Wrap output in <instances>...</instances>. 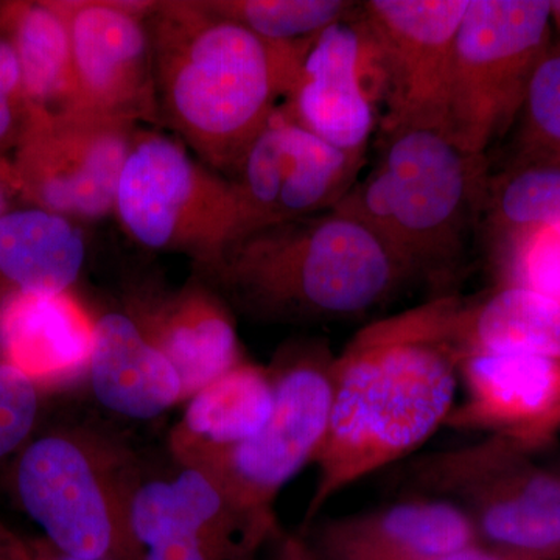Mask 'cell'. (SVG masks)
I'll return each instance as SVG.
<instances>
[{
  "instance_id": "10",
  "label": "cell",
  "mask_w": 560,
  "mask_h": 560,
  "mask_svg": "<svg viewBox=\"0 0 560 560\" xmlns=\"http://www.w3.org/2000/svg\"><path fill=\"white\" fill-rule=\"evenodd\" d=\"M138 130L84 110L28 108L10 154L21 201L72 221L110 215Z\"/></svg>"
},
{
  "instance_id": "21",
  "label": "cell",
  "mask_w": 560,
  "mask_h": 560,
  "mask_svg": "<svg viewBox=\"0 0 560 560\" xmlns=\"http://www.w3.org/2000/svg\"><path fill=\"white\" fill-rule=\"evenodd\" d=\"M275 400L270 368L241 361L187 400L168 438L173 460L202 469L256 436L270 420Z\"/></svg>"
},
{
  "instance_id": "1",
  "label": "cell",
  "mask_w": 560,
  "mask_h": 560,
  "mask_svg": "<svg viewBox=\"0 0 560 560\" xmlns=\"http://www.w3.org/2000/svg\"><path fill=\"white\" fill-rule=\"evenodd\" d=\"M464 300L440 294L372 320L335 355L329 427L302 530L342 490L410 455L455 408Z\"/></svg>"
},
{
  "instance_id": "11",
  "label": "cell",
  "mask_w": 560,
  "mask_h": 560,
  "mask_svg": "<svg viewBox=\"0 0 560 560\" xmlns=\"http://www.w3.org/2000/svg\"><path fill=\"white\" fill-rule=\"evenodd\" d=\"M467 5L469 0L360 3L381 75V135L408 128L445 132L453 50Z\"/></svg>"
},
{
  "instance_id": "28",
  "label": "cell",
  "mask_w": 560,
  "mask_h": 560,
  "mask_svg": "<svg viewBox=\"0 0 560 560\" xmlns=\"http://www.w3.org/2000/svg\"><path fill=\"white\" fill-rule=\"evenodd\" d=\"M501 285L525 287L560 302V235L530 232L499 246Z\"/></svg>"
},
{
  "instance_id": "5",
  "label": "cell",
  "mask_w": 560,
  "mask_h": 560,
  "mask_svg": "<svg viewBox=\"0 0 560 560\" xmlns=\"http://www.w3.org/2000/svg\"><path fill=\"white\" fill-rule=\"evenodd\" d=\"M142 464L128 445L88 429L32 438L13 464L14 497L51 547L86 560H140L128 503Z\"/></svg>"
},
{
  "instance_id": "20",
  "label": "cell",
  "mask_w": 560,
  "mask_h": 560,
  "mask_svg": "<svg viewBox=\"0 0 560 560\" xmlns=\"http://www.w3.org/2000/svg\"><path fill=\"white\" fill-rule=\"evenodd\" d=\"M86 381L95 400L121 418L156 419L184 401L178 372L124 311L95 318Z\"/></svg>"
},
{
  "instance_id": "33",
  "label": "cell",
  "mask_w": 560,
  "mask_h": 560,
  "mask_svg": "<svg viewBox=\"0 0 560 560\" xmlns=\"http://www.w3.org/2000/svg\"><path fill=\"white\" fill-rule=\"evenodd\" d=\"M16 200H21V195L10 158H2L0 160V219L11 209L16 208L14 206Z\"/></svg>"
},
{
  "instance_id": "34",
  "label": "cell",
  "mask_w": 560,
  "mask_h": 560,
  "mask_svg": "<svg viewBox=\"0 0 560 560\" xmlns=\"http://www.w3.org/2000/svg\"><path fill=\"white\" fill-rule=\"evenodd\" d=\"M31 544L21 539L0 521V560H31Z\"/></svg>"
},
{
  "instance_id": "22",
  "label": "cell",
  "mask_w": 560,
  "mask_h": 560,
  "mask_svg": "<svg viewBox=\"0 0 560 560\" xmlns=\"http://www.w3.org/2000/svg\"><path fill=\"white\" fill-rule=\"evenodd\" d=\"M84 261L77 221L27 205L0 219V304L18 294L72 290Z\"/></svg>"
},
{
  "instance_id": "25",
  "label": "cell",
  "mask_w": 560,
  "mask_h": 560,
  "mask_svg": "<svg viewBox=\"0 0 560 560\" xmlns=\"http://www.w3.org/2000/svg\"><path fill=\"white\" fill-rule=\"evenodd\" d=\"M481 219L497 248L530 232L560 235V165H508L489 176Z\"/></svg>"
},
{
  "instance_id": "23",
  "label": "cell",
  "mask_w": 560,
  "mask_h": 560,
  "mask_svg": "<svg viewBox=\"0 0 560 560\" xmlns=\"http://www.w3.org/2000/svg\"><path fill=\"white\" fill-rule=\"evenodd\" d=\"M0 33L16 54L28 108L79 110L68 24L55 0L0 3Z\"/></svg>"
},
{
  "instance_id": "32",
  "label": "cell",
  "mask_w": 560,
  "mask_h": 560,
  "mask_svg": "<svg viewBox=\"0 0 560 560\" xmlns=\"http://www.w3.org/2000/svg\"><path fill=\"white\" fill-rule=\"evenodd\" d=\"M429 560H539L526 558V556L515 555V552L497 550L488 545H474V547L464 548V550L451 552V555L440 556V558Z\"/></svg>"
},
{
  "instance_id": "27",
  "label": "cell",
  "mask_w": 560,
  "mask_h": 560,
  "mask_svg": "<svg viewBox=\"0 0 560 560\" xmlns=\"http://www.w3.org/2000/svg\"><path fill=\"white\" fill-rule=\"evenodd\" d=\"M508 165H560V47L551 46L530 80Z\"/></svg>"
},
{
  "instance_id": "7",
  "label": "cell",
  "mask_w": 560,
  "mask_h": 560,
  "mask_svg": "<svg viewBox=\"0 0 560 560\" xmlns=\"http://www.w3.org/2000/svg\"><path fill=\"white\" fill-rule=\"evenodd\" d=\"M533 451L515 438L490 434L416 460L408 485L463 508L482 545L560 560V474L534 463Z\"/></svg>"
},
{
  "instance_id": "2",
  "label": "cell",
  "mask_w": 560,
  "mask_h": 560,
  "mask_svg": "<svg viewBox=\"0 0 560 560\" xmlns=\"http://www.w3.org/2000/svg\"><path fill=\"white\" fill-rule=\"evenodd\" d=\"M147 21L160 125L231 178L289 97L316 38L270 43L210 9L208 0H162Z\"/></svg>"
},
{
  "instance_id": "12",
  "label": "cell",
  "mask_w": 560,
  "mask_h": 560,
  "mask_svg": "<svg viewBox=\"0 0 560 560\" xmlns=\"http://www.w3.org/2000/svg\"><path fill=\"white\" fill-rule=\"evenodd\" d=\"M68 24L79 110L160 125L147 0H55Z\"/></svg>"
},
{
  "instance_id": "26",
  "label": "cell",
  "mask_w": 560,
  "mask_h": 560,
  "mask_svg": "<svg viewBox=\"0 0 560 560\" xmlns=\"http://www.w3.org/2000/svg\"><path fill=\"white\" fill-rule=\"evenodd\" d=\"M217 13L238 22L261 39L298 44L318 38L337 22L350 20L360 3L346 0H208Z\"/></svg>"
},
{
  "instance_id": "36",
  "label": "cell",
  "mask_w": 560,
  "mask_h": 560,
  "mask_svg": "<svg viewBox=\"0 0 560 560\" xmlns=\"http://www.w3.org/2000/svg\"><path fill=\"white\" fill-rule=\"evenodd\" d=\"M550 9H551V25L552 31L558 33V43L555 46L560 47V0H550Z\"/></svg>"
},
{
  "instance_id": "16",
  "label": "cell",
  "mask_w": 560,
  "mask_h": 560,
  "mask_svg": "<svg viewBox=\"0 0 560 560\" xmlns=\"http://www.w3.org/2000/svg\"><path fill=\"white\" fill-rule=\"evenodd\" d=\"M149 474L140 469L128 503V526L140 551L172 537H197L257 558L279 534L238 510L205 471L180 466Z\"/></svg>"
},
{
  "instance_id": "9",
  "label": "cell",
  "mask_w": 560,
  "mask_h": 560,
  "mask_svg": "<svg viewBox=\"0 0 560 560\" xmlns=\"http://www.w3.org/2000/svg\"><path fill=\"white\" fill-rule=\"evenodd\" d=\"M334 363L324 341L283 346L270 366L276 400L267 425L198 469L250 517L278 525L280 492L318 455L329 427Z\"/></svg>"
},
{
  "instance_id": "35",
  "label": "cell",
  "mask_w": 560,
  "mask_h": 560,
  "mask_svg": "<svg viewBox=\"0 0 560 560\" xmlns=\"http://www.w3.org/2000/svg\"><path fill=\"white\" fill-rule=\"evenodd\" d=\"M31 560H86L65 555V552L58 551L57 548L51 547L47 540L40 541V544H31Z\"/></svg>"
},
{
  "instance_id": "4",
  "label": "cell",
  "mask_w": 560,
  "mask_h": 560,
  "mask_svg": "<svg viewBox=\"0 0 560 560\" xmlns=\"http://www.w3.org/2000/svg\"><path fill=\"white\" fill-rule=\"evenodd\" d=\"M488 179L486 156L445 132L408 128L381 135L374 167L337 208L363 221L418 282L451 294Z\"/></svg>"
},
{
  "instance_id": "24",
  "label": "cell",
  "mask_w": 560,
  "mask_h": 560,
  "mask_svg": "<svg viewBox=\"0 0 560 560\" xmlns=\"http://www.w3.org/2000/svg\"><path fill=\"white\" fill-rule=\"evenodd\" d=\"M458 342L467 353H518L560 360V302L525 287L500 285L463 302Z\"/></svg>"
},
{
  "instance_id": "6",
  "label": "cell",
  "mask_w": 560,
  "mask_h": 560,
  "mask_svg": "<svg viewBox=\"0 0 560 560\" xmlns=\"http://www.w3.org/2000/svg\"><path fill=\"white\" fill-rule=\"evenodd\" d=\"M114 215L147 249L189 257L205 278L250 223L234 183L164 132H136L117 187Z\"/></svg>"
},
{
  "instance_id": "19",
  "label": "cell",
  "mask_w": 560,
  "mask_h": 560,
  "mask_svg": "<svg viewBox=\"0 0 560 560\" xmlns=\"http://www.w3.org/2000/svg\"><path fill=\"white\" fill-rule=\"evenodd\" d=\"M94 334L95 318L72 290L18 294L0 304V361L44 396L86 378Z\"/></svg>"
},
{
  "instance_id": "8",
  "label": "cell",
  "mask_w": 560,
  "mask_h": 560,
  "mask_svg": "<svg viewBox=\"0 0 560 560\" xmlns=\"http://www.w3.org/2000/svg\"><path fill=\"white\" fill-rule=\"evenodd\" d=\"M551 36L550 0H469L456 33L445 127L460 150L486 156L511 130Z\"/></svg>"
},
{
  "instance_id": "15",
  "label": "cell",
  "mask_w": 560,
  "mask_h": 560,
  "mask_svg": "<svg viewBox=\"0 0 560 560\" xmlns=\"http://www.w3.org/2000/svg\"><path fill=\"white\" fill-rule=\"evenodd\" d=\"M124 304L143 337L178 372L184 401L245 360L230 305L201 276L176 290L140 287Z\"/></svg>"
},
{
  "instance_id": "13",
  "label": "cell",
  "mask_w": 560,
  "mask_h": 560,
  "mask_svg": "<svg viewBox=\"0 0 560 560\" xmlns=\"http://www.w3.org/2000/svg\"><path fill=\"white\" fill-rule=\"evenodd\" d=\"M363 167L291 119L282 105L231 175L250 230L337 208Z\"/></svg>"
},
{
  "instance_id": "17",
  "label": "cell",
  "mask_w": 560,
  "mask_h": 560,
  "mask_svg": "<svg viewBox=\"0 0 560 560\" xmlns=\"http://www.w3.org/2000/svg\"><path fill=\"white\" fill-rule=\"evenodd\" d=\"M301 534L324 560H429L481 544L463 508L422 493Z\"/></svg>"
},
{
  "instance_id": "29",
  "label": "cell",
  "mask_w": 560,
  "mask_h": 560,
  "mask_svg": "<svg viewBox=\"0 0 560 560\" xmlns=\"http://www.w3.org/2000/svg\"><path fill=\"white\" fill-rule=\"evenodd\" d=\"M43 396L31 378L0 361V459L18 455L32 440Z\"/></svg>"
},
{
  "instance_id": "3",
  "label": "cell",
  "mask_w": 560,
  "mask_h": 560,
  "mask_svg": "<svg viewBox=\"0 0 560 560\" xmlns=\"http://www.w3.org/2000/svg\"><path fill=\"white\" fill-rule=\"evenodd\" d=\"M202 279L249 318L296 324L363 318L418 282L338 208L248 232Z\"/></svg>"
},
{
  "instance_id": "18",
  "label": "cell",
  "mask_w": 560,
  "mask_h": 560,
  "mask_svg": "<svg viewBox=\"0 0 560 560\" xmlns=\"http://www.w3.org/2000/svg\"><path fill=\"white\" fill-rule=\"evenodd\" d=\"M466 400L445 427L506 434L540 447L560 429V360L518 353H467Z\"/></svg>"
},
{
  "instance_id": "31",
  "label": "cell",
  "mask_w": 560,
  "mask_h": 560,
  "mask_svg": "<svg viewBox=\"0 0 560 560\" xmlns=\"http://www.w3.org/2000/svg\"><path fill=\"white\" fill-rule=\"evenodd\" d=\"M272 541L276 544L272 560H324L301 533L283 534L279 530Z\"/></svg>"
},
{
  "instance_id": "30",
  "label": "cell",
  "mask_w": 560,
  "mask_h": 560,
  "mask_svg": "<svg viewBox=\"0 0 560 560\" xmlns=\"http://www.w3.org/2000/svg\"><path fill=\"white\" fill-rule=\"evenodd\" d=\"M27 116L20 62L9 38L0 33V160L10 158Z\"/></svg>"
},
{
  "instance_id": "14",
  "label": "cell",
  "mask_w": 560,
  "mask_h": 560,
  "mask_svg": "<svg viewBox=\"0 0 560 560\" xmlns=\"http://www.w3.org/2000/svg\"><path fill=\"white\" fill-rule=\"evenodd\" d=\"M381 80L360 10L313 40L282 108L324 142L364 158L375 127Z\"/></svg>"
}]
</instances>
